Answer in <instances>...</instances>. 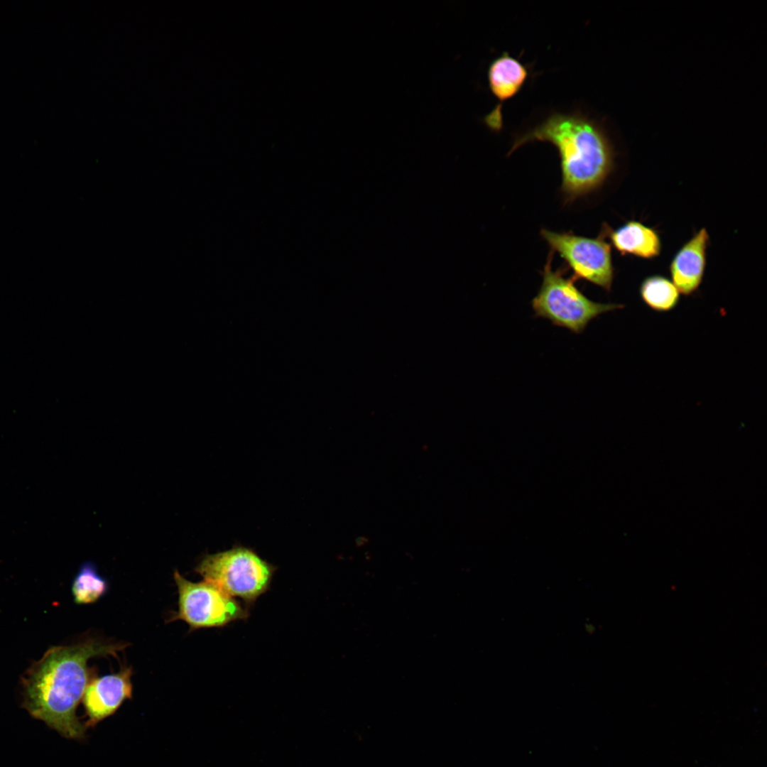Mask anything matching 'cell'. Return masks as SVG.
<instances>
[{"instance_id":"6da1fadb","label":"cell","mask_w":767,"mask_h":767,"mask_svg":"<svg viewBox=\"0 0 767 767\" xmlns=\"http://www.w3.org/2000/svg\"><path fill=\"white\" fill-rule=\"evenodd\" d=\"M125 643L88 639L50 648L23 678L24 707L68 739H82L86 727L76 714L89 681L88 660L116 656Z\"/></svg>"},{"instance_id":"7a4b0ae2","label":"cell","mask_w":767,"mask_h":767,"mask_svg":"<svg viewBox=\"0 0 767 767\" xmlns=\"http://www.w3.org/2000/svg\"><path fill=\"white\" fill-rule=\"evenodd\" d=\"M533 141L550 143L557 150L566 203L600 187L614 168L615 153L605 130L582 113H552L516 136L508 154Z\"/></svg>"},{"instance_id":"3957f363","label":"cell","mask_w":767,"mask_h":767,"mask_svg":"<svg viewBox=\"0 0 767 767\" xmlns=\"http://www.w3.org/2000/svg\"><path fill=\"white\" fill-rule=\"evenodd\" d=\"M553 254L550 251L542 272L540 288L531 301L535 317L580 334L599 315L624 308L621 304L600 303L589 300L576 287L572 277L564 276L565 270L553 269Z\"/></svg>"},{"instance_id":"277c9868","label":"cell","mask_w":767,"mask_h":767,"mask_svg":"<svg viewBox=\"0 0 767 767\" xmlns=\"http://www.w3.org/2000/svg\"><path fill=\"white\" fill-rule=\"evenodd\" d=\"M205 581L249 607L269 588L274 568L253 550L236 547L207 555L195 569Z\"/></svg>"},{"instance_id":"5b68a950","label":"cell","mask_w":767,"mask_h":767,"mask_svg":"<svg viewBox=\"0 0 767 767\" xmlns=\"http://www.w3.org/2000/svg\"><path fill=\"white\" fill-rule=\"evenodd\" d=\"M174 580L178 592V610L173 620L186 622L191 629L220 628L249 615L248 608L207 581L192 582L178 570Z\"/></svg>"},{"instance_id":"8992f818","label":"cell","mask_w":767,"mask_h":767,"mask_svg":"<svg viewBox=\"0 0 767 767\" xmlns=\"http://www.w3.org/2000/svg\"><path fill=\"white\" fill-rule=\"evenodd\" d=\"M542 238L556 251L572 271V278L592 283L607 292L611 289L614 268L611 245L601 231L598 237L588 238L572 232H555L546 229Z\"/></svg>"},{"instance_id":"52a82bcc","label":"cell","mask_w":767,"mask_h":767,"mask_svg":"<svg viewBox=\"0 0 767 767\" xmlns=\"http://www.w3.org/2000/svg\"><path fill=\"white\" fill-rule=\"evenodd\" d=\"M132 669L124 667L116 673L97 677L88 682L82 702L87 716L85 727H94L114 714L132 697Z\"/></svg>"},{"instance_id":"ba28073f","label":"cell","mask_w":767,"mask_h":767,"mask_svg":"<svg viewBox=\"0 0 767 767\" xmlns=\"http://www.w3.org/2000/svg\"><path fill=\"white\" fill-rule=\"evenodd\" d=\"M528 75V67L507 52L490 63L487 72L489 87L499 102L484 118V124L491 131L499 132L502 129L503 104L521 90Z\"/></svg>"},{"instance_id":"9c48e42d","label":"cell","mask_w":767,"mask_h":767,"mask_svg":"<svg viewBox=\"0 0 767 767\" xmlns=\"http://www.w3.org/2000/svg\"><path fill=\"white\" fill-rule=\"evenodd\" d=\"M709 236L700 229L675 253L669 266L672 282L685 296L695 293L705 272Z\"/></svg>"},{"instance_id":"30bf717a","label":"cell","mask_w":767,"mask_h":767,"mask_svg":"<svg viewBox=\"0 0 767 767\" xmlns=\"http://www.w3.org/2000/svg\"><path fill=\"white\" fill-rule=\"evenodd\" d=\"M602 231L621 256L652 259L661 253L662 243L658 232L638 221H628L616 229L604 224Z\"/></svg>"},{"instance_id":"8fae6325","label":"cell","mask_w":767,"mask_h":767,"mask_svg":"<svg viewBox=\"0 0 767 767\" xmlns=\"http://www.w3.org/2000/svg\"><path fill=\"white\" fill-rule=\"evenodd\" d=\"M638 293L644 304L658 312L673 310L680 299V293L672 281L658 274L646 277L640 284Z\"/></svg>"},{"instance_id":"7c38bea8","label":"cell","mask_w":767,"mask_h":767,"mask_svg":"<svg viewBox=\"0 0 767 767\" xmlns=\"http://www.w3.org/2000/svg\"><path fill=\"white\" fill-rule=\"evenodd\" d=\"M107 589V582L99 575L92 562H85L80 567L72 585L74 601L78 604L97 602Z\"/></svg>"}]
</instances>
